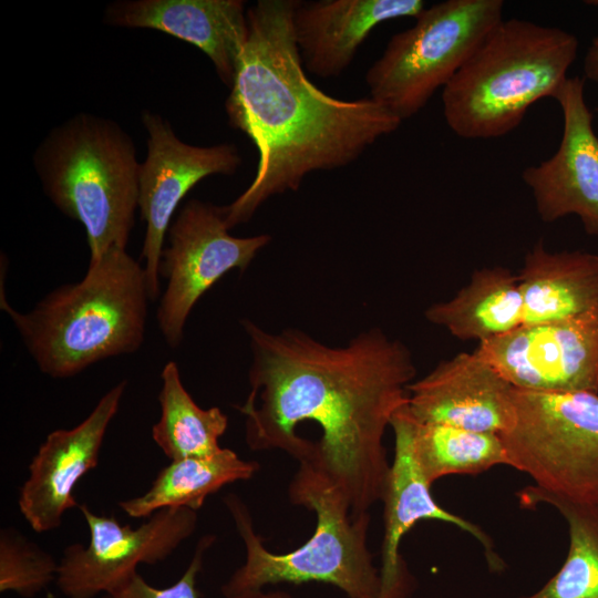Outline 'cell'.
<instances>
[{"label": "cell", "mask_w": 598, "mask_h": 598, "mask_svg": "<svg viewBox=\"0 0 598 598\" xmlns=\"http://www.w3.org/2000/svg\"><path fill=\"white\" fill-rule=\"evenodd\" d=\"M424 8L423 0L297 1L292 25L302 65L319 78H337L377 25L416 18Z\"/></svg>", "instance_id": "cell-18"}, {"label": "cell", "mask_w": 598, "mask_h": 598, "mask_svg": "<svg viewBox=\"0 0 598 598\" xmlns=\"http://www.w3.org/2000/svg\"><path fill=\"white\" fill-rule=\"evenodd\" d=\"M258 470V463L223 447L213 456L172 461L157 473L145 493L117 505L133 518H147L165 508L197 511L209 495L227 484L250 480Z\"/></svg>", "instance_id": "cell-21"}, {"label": "cell", "mask_w": 598, "mask_h": 598, "mask_svg": "<svg viewBox=\"0 0 598 598\" xmlns=\"http://www.w3.org/2000/svg\"><path fill=\"white\" fill-rule=\"evenodd\" d=\"M297 0H259L247 10L249 35L225 112L258 153L255 177L224 206L229 229L271 196L299 189L315 171L357 161L402 121L371 97L328 95L305 73L292 18Z\"/></svg>", "instance_id": "cell-2"}, {"label": "cell", "mask_w": 598, "mask_h": 598, "mask_svg": "<svg viewBox=\"0 0 598 598\" xmlns=\"http://www.w3.org/2000/svg\"><path fill=\"white\" fill-rule=\"evenodd\" d=\"M507 465L566 501L598 506V393L515 389V419L501 435Z\"/></svg>", "instance_id": "cell-8"}, {"label": "cell", "mask_w": 598, "mask_h": 598, "mask_svg": "<svg viewBox=\"0 0 598 598\" xmlns=\"http://www.w3.org/2000/svg\"><path fill=\"white\" fill-rule=\"evenodd\" d=\"M523 324L574 318L598 310V255L549 251L542 240L527 252L518 275Z\"/></svg>", "instance_id": "cell-19"}, {"label": "cell", "mask_w": 598, "mask_h": 598, "mask_svg": "<svg viewBox=\"0 0 598 598\" xmlns=\"http://www.w3.org/2000/svg\"><path fill=\"white\" fill-rule=\"evenodd\" d=\"M216 537L203 536L194 555L177 581L165 588L148 584L141 574L136 573L125 585L102 598H199L197 577L203 568L205 553L212 547Z\"/></svg>", "instance_id": "cell-26"}, {"label": "cell", "mask_w": 598, "mask_h": 598, "mask_svg": "<svg viewBox=\"0 0 598 598\" xmlns=\"http://www.w3.org/2000/svg\"><path fill=\"white\" fill-rule=\"evenodd\" d=\"M89 527L86 546L63 549L55 585L65 598H96L115 591L140 564L155 565L169 557L196 529V511L185 507L155 512L133 528L113 516L79 506Z\"/></svg>", "instance_id": "cell-10"}, {"label": "cell", "mask_w": 598, "mask_h": 598, "mask_svg": "<svg viewBox=\"0 0 598 598\" xmlns=\"http://www.w3.org/2000/svg\"><path fill=\"white\" fill-rule=\"evenodd\" d=\"M225 598H292L291 595L283 590H259L254 592H248L244 595L225 597Z\"/></svg>", "instance_id": "cell-28"}, {"label": "cell", "mask_w": 598, "mask_h": 598, "mask_svg": "<svg viewBox=\"0 0 598 598\" xmlns=\"http://www.w3.org/2000/svg\"><path fill=\"white\" fill-rule=\"evenodd\" d=\"M578 48V39L560 28L503 19L443 87L447 126L466 140L514 131L535 102L553 99Z\"/></svg>", "instance_id": "cell-5"}, {"label": "cell", "mask_w": 598, "mask_h": 598, "mask_svg": "<svg viewBox=\"0 0 598 598\" xmlns=\"http://www.w3.org/2000/svg\"><path fill=\"white\" fill-rule=\"evenodd\" d=\"M413 450L420 470L431 485L447 475L480 474L508 463L499 434L424 424L416 420Z\"/></svg>", "instance_id": "cell-24"}, {"label": "cell", "mask_w": 598, "mask_h": 598, "mask_svg": "<svg viewBox=\"0 0 598 598\" xmlns=\"http://www.w3.org/2000/svg\"><path fill=\"white\" fill-rule=\"evenodd\" d=\"M553 99L563 113L560 144L522 177L543 221L576 215L588 235L598 236V136L585 100V79L567 78Z\"/></svg>", "instance_id": "cell-14"}, {"label": "cell", "mask_w": 598, "mask_h": 598, "mask_svg": "<svg viewBox=\"0 0 598 598\" xmlns=\"http://www.w3.org/2000/svg\"><path fill=\"white\" fill-rule=\"evenodd\" d=\"M394 456L382 497L384 535L381 547L380 591L378 598H411L414 578L400 554L403 537L419 522L436 519L454 525L473 536L483 547L488 567L504 568L492 538L478 525L443 508L434 499L431 487L416 462L413 450L415 420L408 403L392 416Z\"/></svg>", "instance_id": "cell-13"}, {"label": "cell", "mask_w": 598, "mask_h": 598, "mask_svg": "<svg viewBox=\"0 0 598 598\" xmlns=\"http://www.w3.org/2000/svg\"><path fill=\"white\" fill-rule=\"evenodd\" d=\"M502 0H445L393 34L365 73L370 97L401 121L417 114L503 20Z\"/></svg>", "instance_id": "cell-7"}, {"label": "cell", "mask_w": 598, "mask_h": 598, "mask_svg": "<svg viewBox=\"0 0 598 598\" xmlns=\"http://www.w3.org/2000/svg\"><path fill=\"white\" fill-rule=\"evenodd\" d=\"M103 22L154 29L195 45L229 89L249 35L243 0H116L106 6Z\"/></svg>", "instance_id": "cell-17"}, {"label": "cell", "mask_w": 598, "mask_h": 598, "mask_svg": "<svg viewBox=\"0 0 598 598\" xmlns=\"http://www.w3.org/2000/svg\"><path fill=\"white\" fill-rule=\"evenodd\" d=\"M515 389L598 393V310L558 321L522 324L474 351Z\"/></svg>", "instance_id": "cell-12"}, {"label": "cell", "mask_w": 598, "mask_h": 598, "mask_svg": "<svg viewBox=\"0 0 598 598\" xmlns=\"http://www.w3.org/2000/svg\"><path fill=\"white\" fill-rule=\"evenodd\" d=\"M132 137L114 120L80 112L51 128L33 165L42 189L85 229L90 262L126 249L138 208V172Z\"/></svg>", "instance_id": "cell-6"}, {"label": "cell", "mask_w": 598, "mask_h": 598, "mask_svg": "<svg viewBox=\"0 0 598 598\" xmlns=\"http://www.w3.org/2000/svg\"><path fill=\"white\" fill-rule=\"evenodd\" d=\"M522 507H554L566 520L569 548L559 570L537 591L519 598H598V506L576 504L536 485L516 493Z\"/></svg>", "instance_id": "cell-22"}, {"label": "cell", "mask_w": 598, "mask_h": 598, "mask_svg": "<svg viewBox=\"0 0 598 598\" xmlns=\"http://www.w3.org/2000/svg\"><path fill=\"white\" fill-rule=\"evenodd\" d=\"M291 504L315 513L316 527L300 547L286 554L268 550L257 535L247 505L235 494L224 503L245 545L246 557L221 586L233 597L277 584L322 582L348 598H378L380 568L368 546L371 514L353 515L341 489L315 461H303L288 485Z\"/></svg>", "instance_id": "cell-4"}, {"label": "cell", "mask_w": 598, "mask_h": 598, "mask_svg": "<svg viewBox=\"0 0 598 598\" xmlns=\"http://www.w3.org/2000/svg\"><path fill=\"white\" fill-rule=\"evenodd\" d=\"M249 340L250 391L235 408L252 451L315 461L353 515L382 501L391 464L383 437L409 400L416 369L400 340L372 328L331 347L298 329L270 332L241 322Z\"/></svg>", "instance_id": "cell-1"}, {"label": "cell", "mask_w": 598, "mask_h": 598, "mask_svg": "<svg viewBox=\"0 0 598 598\" xmlns=\"http://www.w3.org/2000/svg\"><path fill=\"white\" fill-rule=\"evenodd\" d=\"M584 79L598 84V34L591 40L582 63Z\"/></svg>", "instance_id": "cell-27"}, {"label": "cell", "mask_w": 598, "mask_h": 598, "mask_svg": "<svg viewBox=\"0 0 598 598\" xmlns=\"http://www.w3.org/2000/svg\"><path fill=\"white\" fill-rule=\"evenodd\" d=\"M125 389L126 381H121L76 426L49 433L32 457L18 505L35 533L58 528L64 513L80 506L73 491L96 467L107 427L120 409Z\"/></svg>", "instance_id": "cell-15"}, {"label": "cell", "mask_w": 598, "mask_h": 598, "mask_svg": "<svg viewBox=\"0 0 598 598\" xmlns=\"http://www.w3.org/2000/svg\"><path fill=\"white\" fill-rule=\"evenodd\" d=\"M147 154L140 164L138 209L145 223L142 259L151 301L159 295V261L173 215L185 195L210 175H234L241 165L237 146H197L183 142L157 113L142 112Z\"/></svg>", "instance_id": "cell-11"}, {"label": "cell", "mask_w": 598, "mask_h": 598, "mask_svg": "<svg viewBox=\"0 0 598 598\" xmlns=\"http://www.w3.org/2000/svg\"><path fill=\"white\" fill-rule=\"evenodd\" d=\"M587 4L598 6V0L586 1Z\"/></svg>", "instance_id": "cell-29"}, {"label": "cell", "mask_w": 598, "mask_h": 598, "mask_svg": "<svg viewBox=\"0 0 598 598\" xmlns=\"http://www.w3.org/2000/svg\"><path fill=\"white\" fill-rule=\"evenodd\" d=\"M53 556L14 528L0 532V591L33 598L58 576Z\"/></svg>", "instance_id": "cell-25"}, {"label": "cell", "mask_w": 598, "mask_h": 598, "mask_svg": "<svg viewBox=\"0 0 598 598\" xmlns=\"http://www.w3.org/2000/svg\"><path fill=\"white\" fill-rule=\"evenodd\" d=\"M424 315L460 340L480 344L498 338L523 324L518 277L504 267L475 270L452 299L430 306Z\"/></svg>", "instance_id": "cell-20"}, {"label": "cell", "mask_w": 598, "mask_h": 598, "mask_svg": "<svg viewBox=\"0 0 598 598\" xmlns=\"http://www.w3.org/2000/svg\"><path fill=\"white\" fill-rule=\"evenodd\" d=\"M163 249L159 276L167 279L158 310V328L166 343L177 348L195 303L224 275L244 271L271 237L229 234L224 206L188 200L172 220Z\"/></svg>", "instance_id": "cell-9"}, {"label": "cell", "mask_w": 598, "mask_h": 598, "mask_svg": "<svg viewBox=\"0 0 598 598\" xmlns=\"http://www.w3.org/2000/svg\"><path fill=\"white\" fill-rule=\"evenodd\" d=\"M408 391V409L419 423L499 435L514 423L515 388L475 352L440 362Z\"/></svg>", "instance_id": "cell-16"}, {"label": "cell", "mask_w": 598, "mask_h": 598, "mask_svg": "<svg viewBox=\"0 0 598 598\" xmlns=\"http://www.w3.org/2000/svg\"><path fill=\"white\" fill-rule=\"evenodd\" d=\"M0 301L39 370L68 379L136 352L151 300L143 265L115 248L90 262L80 281L54 289L29 312L14 310L2 293Z\"/></svg>", "instance_id": "cell-3"}, {"label": "cell", "mask_w": 598, "mask_h": 598, "mask_svg": "<svg viewBox=\"0 0 598 598\" xmlns=\"http://www.w3.org/2000/svg\"><path fill=\"white\" fill-rule=\"evenodd\" d=\"M161 378V416L152 427L153 441L171 461L219 453V439L228 427L227 415L217 406L202 409L196 404L182 382L176 362H167Z\"/></svg>", "instance_id": "cell-23"}]
</instances>
